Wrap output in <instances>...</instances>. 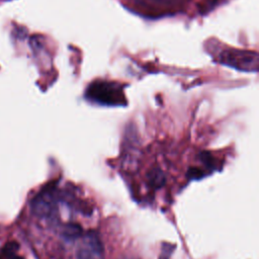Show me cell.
<instances>
[{
    "mask_svg": "<svg viewBox=\"0 0 259 259\" xmlns=\"http://www.w3.org/2000/svg\"><path fill=\"white\" fill-rule=\"evenodd\" d=\"M86 96L89 100L108 106H120L125 104V97L120 85L109 81H96L92 83Z\"/></svg>",
    "mask_w": 259,
    "mask_h": 259,
    "instance_id": "obj_1",
    "label": "cell"
},
{
    "mask_svg": "<svg viewBox=\"0 0 259 259\" xmlns=\"http://www.w3.org/2000/svg\"><path fill=\"white\" fill-rule=\"evenodd\" d=\"M219 61L241 71L257 72L258 70V56L251 51L226 49L220 53Z\"/></svg>",
    "mask_w": 259,
    "mask_h": 259,
    "instance_id": "obj_2",
    "label": "cell"
},
{
    "mask_svg": "<svg viewBox=\"0 0 259 259\" xmlns=\"http://www.w3.org/2000/svg\"><path fill=\"white\" fill-rule=\"evenodd\" d=\"M57 189L53 185H49L33 198L31 202L33 213L42 219L53 218L57 210Z\"/></svg>",
    "mask_w": 259,
    "mask_h": 259,
    "instance_id": "obj_3",
    "label": "cell"
},
{
    "mask_svg": "<svg viewBox=\"0 0 259 259\" xmlns=\"http://www.w3.org/2000/svg\"><path fill=\"white\" fill-rule=\"evenodd\" d=\"M76 259H104V248L95 232H89L81 239Z\"/></svg>",
    "mask_w": 259,
    "mask_h": 259,
    "instance_id": "obj_4",
    "label": "cell"
},
{
    "mask_svg": "<svg viewBox=\"0 0 259 259\" xmlns=\"http://www.w3.org/2000/svg\"><path fill=\"white\" fill-rule=\"evenodd\" d=\"M149 179V183L152 185V187L154 188H159L161 187L164 182H165V176L163 174V172L159 169V168H155L153 169L148 176Z\"/></svg>",
    "mask_w": 259,
    "mask_h": 259,
    "instance_id": "obj_5",
    "label": "cell"
},
{
    "mask_svg": "<svg viewBox=\"0 0 259 259\" xmlns=\"http://www.w3.org/2000/svg\"><path fill=\"white\" fill-rule=\"evenodd\" d=\"M81 234V228L78 225L70 224L64 229V236L66 238H77Z\"/></svg>",
    "mask_w": 259,
    "mask_h": 259,
    "instance_id": "obj_6",
    "label": "cell"
},
{
    "mask_svg": "<svg viewBox=\"0 0 259 259\" xmlns=\"http://www.w3.org/2000/svg\"><path fill=\"white\" fill-rule=\"evenodd\" d=\"M173 250H174V246L164 243L162 246V249H161V254H160L159 259H169Z\"/></svg>",
    "mask_w": 259,
    "mask_h": 259,
    "instance_id": "obj_7",
    "label": "cell"
},
{
    "mask_svg": "<svg viewBox=\"0 0 259 259\" xmlns=\"http://www.w3.org/2000/svg\"><path fill=\"white\" fill-rule=\"evenodd\" d=\"M147 2H154V3H169V2H173L176 0H144Z\"/></svg>",
    "mask_w": 259,
    "mask_h": 259,
    "instance_id": "obj_8",
    "label": "cell"
}]
</instances>
